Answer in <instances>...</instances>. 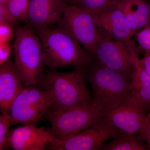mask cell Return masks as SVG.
Here are the masks:
<instances>
[{
  "label": "cell",
  "mask_w": 150,
  "mask_h": 150,
  "mask_svg": "<svg viewBox=\"0 0 150 150\" xmlns=\"http://www.w3.org/2000/svg\"><path fill=\"white\" fill-rule=\"evenodd\" d=\"M34 29L42 44L44 65L51 69L68 66L85 67L93 61L91 54L61 26Z\"/></svg>",
  "instance_id": "2"
},
{
  "label": "cell",
  "mask_w": 150,
  "mask_h": 150,
  "mask_svg": "<svg viewBox=\"0 0 150 150\" xmlns=\"http://www.w3.org/2000/svg\"><path fill=\"white\" fill-rule=\"evenodd\" d=\"M54 139L48 129L25 125L9 130L6 143L15 150H43Z\"/></svg>",
  "instance_id": "11"
},
{
  "label": "cell",
  "mask_w": 150,
  "mask_h": 150,
  "mask_svg": "<svg viewBox=\"0 0 150 150\" xmlns=\"http://www.w3.org/2000/svg\"><path fill=\"white\" fill-rule=\"evenodd\" d=\"M52 103L47 91L30 86L25 87L11 105L9 114L12 125H35L45 116Z\"/></svg>",
  "instance_id": "6"
},
{
  "label": "cell",
  "mask_w": 150,
  "mask_h": 150,
  "mask_svg": "<svg viewBox=\"0 0 150 150\" xmlns=\"http://www.w3.org/2000/svg\"><path fill=\"white\" fill-rule=\"evenodd\" d=\"M8 0H0V4H5L6 3Z\"/></svg>",
  "instance_id": "28"
},
{
  "label": "cell",
  "mask_w": 150,
  "mask_h": 150,
  "mask_svg": "<svg viewBox=\"0 0 150 150\" xmlns=\"http://www.w3.org/2000/svg\"><path fill=\"white\" fill-rule=\"evenodd\" d=\"M51 124L48 130L54 139H63L83 131L100 121L103 114L92 103L57 112L48 110L45 116Z\"/></svg>",
  "instance_id": "5"
},
{
  "label": "cell",
  "mask_w": 150,
  "mask_h": 150,
  "mask_svg": "<svg viewBox=\"0 0 150 150\" xmlns=\"http://www.w3.org/2000/svg\"><path fill=\"white\" fill-rule=\"evenodd\" d=\"M85 67H75L70 72L50 71L42 75L37 85L51 94L52 103L48 110L60 112L92 103L86 83Z\"/></svg>",
  "instance_id": "1"
},
{
  "label": "cell",
  "mask_w": 150,
  "mask_h": 150,
  "mask_svg": "<svg viewBox=\"0 0 150 150\" xmlns=\"http://www.w3.org/2000/svg\"><path fill=\"white\" fill-rule=\"evenodd\" d=\"M68 1L71 3L73 5H74L76 6L78 2V0H68Z\"/></svg>",
  "instance_id": "27"
},
{
  "label": "cell",
  "mask_w": 150,
  "mask_h": 150,
  "mask_svg": "<svg viewBox=\"0 0 150 150\" xmlns=\"http://www.w3.org/2000/svg\"><path fill=\"white\" fill-rule=\"evenodd\" d=\"M11 126V121L9 112L1 113L0 115V150L8 149L6 143V137Z\"/></svg>",
  "instance_id": "21"
},
{
  "label": "cell",
  "mask_w": 150,
  "mask_h": 150,
  "mask_svg": "<svg viewBox=\"0 0 150 150\" xmlns=\"http://www.w3.org/2000/svg\"><path fill=\"white\" fill-rule=\"evenodd\" d=\"M59 24L93 56L101 33L92 13L74 5L67 4Z\"/></svg>",
  "instance_id": "8"
},
{
  "label": "cell",
  "mask_w": 150,
  "mask_h": 150,
  "mask_svg": "<svg viewBox=\"0 0 150 150\" xmlns=\"http://www.w3.org/2000/svg\"><path fill=\"white\" fill-rule=\"evenodd\" d=\"M121 0H78L76 6L90 12H96L113 5L118 4Z\"/></svg>",
  "instance_id": "19"
},
{
  "label": "cell",
  "mask_w": 150,
  "mask_h": 150,
  "mask_svg": "<svg viewBox=\"0 0 150 150\" xmlns=\"http://www.w3.org/2000/svg\"><path fill=\"white\" fill-rule=\"evenodd\" d=\"M140 60L143 68L150 76V53L145 54L143 59Z\"/></svg>",
  "instance_id": "26"
},
{
  "label": "cell",
  "mask_w": 150,
  "mask_h": 150,
  "mask_svg": "<svg viewBox=\"0 0 150 150\" xmlns=\"http://www.w3.org/2000/svg\"><path fill=\"white\" fill-rule=\"evenodd\" d=\"M121 131L104 118L83 131L63 139H54L48 145L52 150H100L107 140L114 138Z\"/></svg>",
  "instance_id": "9"
},
{
  "label": "cell",
  "mask_w": 150,
  "mask_h": 150,
  "mask_svg": "<svg viewBox=\"0 0 150 150\" xmlns=\"http://www.w3.org/2000/svg\"><path fill=\"white\" fill-rule=\"evenodd\" d=\"M146 117L137 108L125 102L103 116L115 129L130 134L139 133Z\"/></svg>",
  "instance_id": "15"
},
{
  "label": "cell",
  "mask_w": 150,
  "mask_h": 150,
  "mask_svg": "<svg viewBox=\"0 0 150 150\" xmlns=\"http://www.w3.org/2000/svg\"><path fill=\"white\" fill-rule=\"evenodd\" d=\"M134 71L131 79V90L125 102L146 115L150 111V76L143 68L137 48L134 54Z\"/></svg>",
  "instance_id": "13"
},
{
  "label": "cell",
  "mask_w": 150,
  "mask_h": 150,
  "mask_svg": "<svg viewBox=\"0 0 150 150\" xmlns=\"http://www.w3.org/2000/svg\"><path fill=\"white\" fill-rule=\"evenodd\" d=\"M30 0H8L6 4L16 21H27Z\"/></svg>",
  "instance_id": "18"
},
{
  "label": "cell",
  "mask_w": 150,
  "mask_h": 150,
  "mask_svg": "<svg viewBox=\"0 0 150 150\" xmlns=\"http://www.w3.org/2000/svg\"><path fill=\"white\" fill-rule=\"evenodd\" d=\"M16 21L9 11L6 4H0V23H8L13 25Z\"/></svg>",
  "instance_id": "25"
},
{
  "label": "cell",
  "mask_w": 150,
  "mask_h": 150,
  "mask_svg": "<svg viewBox=\"0 0 150 150\" xmlns=\"http://www.w3.org/2000/svg\"><path fill=\"white\" fill-rule=\"evenodd\" d=\"M15 35L13 25L8 23H0V43L10 42Z\"/></svg>",
  "instance_id": "22"
},
{
  "label": "cell",
  "mask_w": 150,
  "mask_h": 150,
  "mask_svg": "<svg viewBox=\"0 0 150 150\" xmlns=\"http://www.w3.org/2000/svg\"><path fill=\"white\" fill-rule=\"evenodd\" d=\"M68 0H30L27 21L33 28L62 21Z\"/></svg>",
  "instance_id": "12"
},
{
  "label": "cell",
  "mask_w": 150,
  "mask_h": 150,
  "mask_svg": "<svg viewBox=\"0 0 150 150\" xmlns=\"http://www.w3.org/2000/svg\"><path fill=\"white\" fill-rule=\"evenodd\" d=\"M140 137L146 142L150 149V111L146 115L144 126L139 132Z\"/></svg>",
  "instance_id": "24"
},
{
  "label": "cell",
  "mask_w": 150,
  "mask_h": 150,
  "mask_svg": "<svg viewBox=\"0 0 150 150\" xmlns=\"http://www.w3.org/2000/svg\"><path fill=\"white\" fill-rule=\"evenodd\" d=\"M25 87L14 62L9 59L0 66V108L9 112L11 105Z\"/></svg>",
  "instance_id": "14"
},
{
  "label": "cell",
  "mask_w": 150,
  "mask_h": 150,
  "mask_svg": "<svg viewBox=\"0 0 150 150\" xmlns=\"http://www.w3.org/2000/svg\"><path fill=\"white\" fill-rule=\"evenodd\" d=\"M13 49V45H11L10 42L0 43V66L9 60Z\"/></svg>",
  "instance_id": "23"
},
{
  "label": "cell",
  "mask_w": 150,
  "mask_h": 150,
  "mask_svg": "<svg viewBox=\"0 0 150 150\" xmlns=\"http://www.w3.org/2000/svg\"><path fill=\"white\" fill-rule=\"evenodd\" d=\"M15 31V66L24 86L37 85L45 66L41 41L35 29L29 24L17 26Z\"/></svg>",
  "instance_id": "4"
},
{
  "label": "cell",
  "mask_w": 150,
  "mask_h": 150,
  "mask_svg": "<svg viewBox=\"0 0 150 150\" xmlns=\"http://www.w3.org/2000/svg\"><path fill=\"white\" fill-rule=\"evenodd\" d=\"M86 80L91 86L93 103L103 116L126 102L130 96L131 80L93 60L85 67Z\"/></svg>",
  "instance_id": "3"
},
{
  "label": "cell",
  "mask_w": 150,
  "mask_h": 150,
  "mask_svg": "<svg viewBox=\"0 0 150 150\" xmlns=\"http://www.w3.org/2000/svg\"><path fill=\"white\" fill-rule=\"evenodd\" d=\"M118 5L135 35L140 29L150 26V4L146 0H121Z\"/></svg>",
  "instance_id": "16"
},
{
  "label": "cell",
  "mask_w": 150,
  "mask_h": 150,
  "mask_svg": "<svg viewBox=\"0 0 150 150\" xmlns=\"http://www.w3.org/2000/svg\"><path fill=\"white\" fill-rule=\"evenodd\" d=\"M135 35L138 44V52L141 51L144 54L150 53V26L137 31Z\"/></svg>",
  "instance_id": "20"
},
{
  "label": "cell",
  "mask_w": 150,
  "mask_h": 150,
  "mask_svg": "<svg viewBox=\"0 0 150 150\" xmlns=\"http://www.w3.org/2000/svg\"><path fill=\"white\" fill-rule=\"evenodd\" d=\"M137 133L130 134L121 131L113 141L103 144L100 150H146L148 149Z\"/></svg>",
  "instance_id": "17"
},
{
  "label": "cell",
  "mask_w": 150,
  "mask_h": 150,
  "mask_svg": "<svg viewBox=\"0 0 150 150\" xmlns=\"http://www.w3.org/2000/svg\"><path fill=\"white\" fill-rule=\"evenodd\" d=\"M92 14L97 26L103 35L119 41H131V37L134 35L127 24L118 4L109 6Z\"/></svg>",
  "instance_id": "10"
},
{
  "label": "cell",
  "mask_w": 150,
  "mask_h": 150,
  "mask_svg": "<svg viewBox=\"0 0 150 150\" xmlns=\"http://www.w3.org/2000/svg\"><path fill=\"white\" fill-rule=\"evenodd\" d=\"M148 2H149V3L150 4V0H149V1H148Z\"/></svg>",
  "instance_id": "29"
},
{
  "label": "cell",
  "mask_w": 150,
  "mask_h": 150,
  "mask_svg": "<svg viewBox=\"0 0 150 150\" xmlns=\"http://www.w3.org/2000/svg\"><path fill=\"white\" fill-rule=\"evenodd\" d=\"M136 48L131 40L124 42L114 40L101 33L92 56L102 67L115 71L131 80L135 69L133 54Z\"/></svg>",
  "instance_id": "7"
}]
</instances>
